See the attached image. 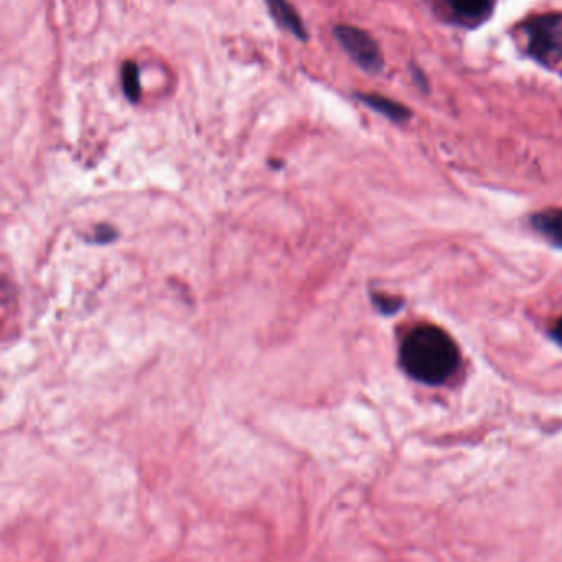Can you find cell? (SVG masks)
Masks as SVG:
<instances>
[{
	"mask_svg": "<svg viewBox=\"0 0 562 562\" xmlns=\"http://www.w3.org/2000/svg\"><path fill=\"white\" fill-rule=\"evenodd\" d=\"M460 353L450 335L434 325H421L409 332L401 345V365L424 385H442L454 375Z\"/></svg>",
	"mask_w": 562,
	"mask_h": 562,
	"instance_id": "cell-1",
	"label": "cell"
},
{
	"mask_svg": "<svg viewBox=\"0 0 562 562\" xmlns=\"http://www.w3.org/2000/svg\"><path fill=\"white\" fill-rule=\"evenodd\" d=\"M335 37L361 70L368 71V73H380L383 70L385 60H383L380 45L365 30L352 27V25H337Z\"/></svg>",
	"mask_w": 562,
	"mask_h": 562,
	"instance_id": "cell-2",
	"label": "cell"
},
{
	"mask_svg": "<svg viewBox=\"0 0 562 562\" xmlns=\"http://www.w3.org/2000/svg\"><path fill=\"white\" fill-rule=\"evenodd\" d=\"M530 52L543 63H554L562 58V17L546 15L534 19L528 27Z\"/></svg>",
	"mask_w": 562,
	"mask_h": 562,
	"instance_id": "cell-3",
	"label": "cell"
},
{
	"mask_svg": "<svg viewBox=\"0 0 562 562\" xmlns=\"http://www.w3.org/2000/svg\"><path fill=\"white\" fill-rule=\"evenodd\" d=\"M266 2L271 14L274 15V19H276L277 24L281 25L282 29L289 30L304 42L309 38L304 22L300 20L296 9L287 0H266Z\"/></svg>",
	"mask_w": 562,
	"mask_h": 562,
	"instance_id": "cell-4",
	"label": "cell"
},
{
	"mask_svg": "<svg viewBox=\"0 0 562 562\" xmlns=\"http://www.w3.org/2000/svg\"><path fill=\"white\" fill-rule=\"evenodd\" d=\"M534 230L541 233L549 243L562 248V210H544L533 216Z\"/></svg>",
	"mask_w": 562,
	"mask_h": 562,
	"instance_id": "cell-5",
	"label": "cell"
},
{
	"mask_svg": "<svg viewBox=\"0 0 562 562\" xmlns=\"http://www.w3.org/2000/svg\"><path fill=\"white\" fill-rule=\"evenodd\" d=\"M358 98H360L363 103L368 104L371 109H375V111L383 114L386 118L393 119V121H408L409 116H411L406 106L394 103L391 99L380 96V94H360Z\"/></svg>",
	"mask_w": 562,
	"mask_h": 562,
	"instance_id": "cell-6",
	"label": "cell"
},
{
	"mask_svg": "<svg viewBox=\"0 0 562 562\" xmlns=\"http://www.w3.org/2000/svg\"><path fill=\"white\" fill-rule=\"evenodd\" d=\"M455 14L467 20H482L492 10V0H449Z\"/></svg>",
	"mask_w": 562,
	"mask_h": 562,
	"instance_id": "cell-7",
	"label": "cell"
},
{
	"mask_svg": "<svg viewBox=\"0 0 562 562\" xmlns=\"http://www.w3.org/2000/svg\"><path fill=\"white\" fill-rule=\"evenodd\" d=\"M122 89L131 103H139L141 99V75L136 61H126L122 66Z\"/></svg>",
	"mask_w": 562,
	"mask_h": 562,
	"instance_id": "cell-8",
	"label": "cell"
},
{
	"mask_svg": "<svg viewBox=\"0 0 562 562\" xmlns=\"http://www.w3.org/2000/svg\"><path fill=\"white\" fill-rule=\"evenodd\" d=\"M375 304L381 314H396L401 309L403 302L399 299H391V297L375 296Z\"/></svg>",
	"mask_w": 562,
	"mask_h": 562,
	"instance_id": "cell-9",
	"label": "cell"
},
{
	"mask_svg": "<svg viewBox=\"0 0 562 562\" xmlns=\"http://www.w3.org/2000/svg\"><path fill=\"white\" fill-rule=\"evenodd\" d=\"M551 335H553V338L554 340H556V342L561 343L562 345V319L556 322L553 330H551Z\"/></svg>",
	"mask_w": 562,
	"mask_h": 562,
	"instance_id": "cell-10",
	"label": "cell"
}]
</instances>
